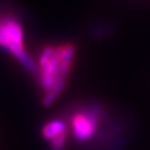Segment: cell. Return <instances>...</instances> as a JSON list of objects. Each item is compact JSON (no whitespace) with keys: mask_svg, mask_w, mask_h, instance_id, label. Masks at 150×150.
I'll return each mask as SVG.
<instances>
[{"mask_svg":"<svg viewBox=\"0 0 150 150\" xmlns=\"http://www.w3.org/2000/svg\"><path fill=\"white\" fill-rule=\"evenodd\" d=\"M3 24L5 26L8 39V50L14 56L18 59L22 65L27 69L29 72L37 74L38 67L35 66V62L30 59V56L26 53L24 50V43H23V30L18 22L17 19L14 17H6L2 20Z\"/></svg>","mask_w":150,"mask_h":150,"instance_id":"6da1fadb","label":"cell"},{"mask_svg":"<svg viewBox=\"0 0 150 150\" xmlns=\"http://www.w3.org/2000/svg\"><path fill=\"white\" fill-rule=\"evenodd\" d=\"M100 112L101 110L98 105H93L73 116L71 119V129L78 142H87L95 136L98 128Z\"/></svg>","mask_w":150,"mask_h":150,"instance_id":"7a4b0ae2","label":"cell"},{"mask_svg":"<svg viewBox=\"0 0 150 150\" xmlns=\"http://www.w3.org/2000/svg\"><path fill=\"white\" fill-rule=\"evenodd\" d=\"M62 51H63V46L55 48V52L50 63L41 70V83L42 87L47 91L59 80V69Z\"/></svg>","mask_w":150,"mask_h":150,"instance_id":"3957f363","label":"cell"},{"mask_svg":"<svg viewBox=\"0 0 150 150\" xmlns=\"http://www.w3.org/2000/svg\"><path fill=\"white\" fill-rule=\"evenodd\" d=\"M75 49L74 46L71 44H67L63 46V51H62L61 63H59V79H64L68 76L69 71L72 66V62L74 59Z\"/></svg>","mask_w":150,"mask_h":150,"instance_id":"277c9868","label":"cell"},{"mask_svg":"<svg viewBox=\"0 0 150 150\" xmlns=\"http://www.w3.org/2000/svg\"><path fill=\"white\" fill-rule=\"evenodd\" d=\"M66 123L59 119H54L48 122L44 127H43L42 134L46 140L51 141L55 139L56 137L61 136L63 134H66Z\"/></svg>","mask_w":150,"mask_h":150,"instance_id":"5b68a950","label":"cell"},{"mask_svg":"<svg viewBox=\"0 0 150 150\" xmlns=\"http://www.w3.org/2000/svg\"><path fill=\"white\" fill-rule=\"evenodd\" d=\"M66 87V81L64 79H59L57 81L54 83V86H52L47 93L45 94V96L43 97V104L45 106L51 105L52 103L55 101V99L57 98L59 94L64 91Z\"/></svg>","mask_w":150,"mask_h":150,"instance_id":"8992f818","label":"cell"},{"mask_svg":"<svg viewBox=\"0 0 150 150\" xmlns=\"http://www.w3.org/2000/svg\"><path fill=\"white\" fill-rule=\"evenodd\" d=\"M54 52H55V48L52 46H48L46 48H44V50L42 51V54L40 56V59H39L41 70L50 63V61H51V59L54 55Z\"/></svg>","mask_w":150,"mask_h":150,"instance_id":"52a82bcc","label":"cell"},{"mask_svg":"<svg viewBox=\"0 0 150 150\" xmlns=\"http://www.w3.org/2000/svg\"><path fill=\"white\" fill-rule=\"evenodd\" d=\"M66 140H67V134H63L61 136L56 137L55 139L50 141V147L51 150H64L66 147Z\"/></svg>","mask_w":150,"mask_h":150,"instance_id":"ba28073f","label":"cell"}]
</instances>
